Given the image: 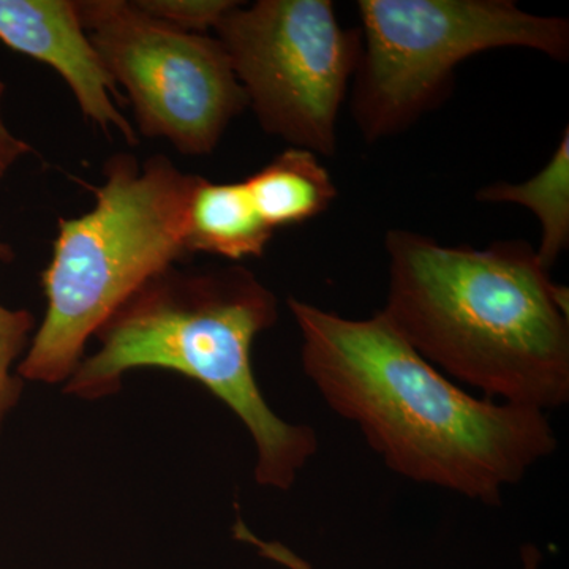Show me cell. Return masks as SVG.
Here are the masks:
<instances>
[{"label": "cell", "instance_id": "obj_1", "mask_svg": "<svg viewBox=\"0 0 569 569\" xmlns=\"http://www.w3.org/2000/svg\"><path fill=\"white\" fill-rule=\"evenodd\" d=\"M307 378L399 477L500 505L557 449L548 413L478 399L436 369L383 312L353 320L288 298Z\"/></svg>", "mask_w": 569, "mask_h": 569}, {"label": "cell", "instance_id": "obj_2", "mask_svg": "<svg viewBox=\"0 0 569 569\" xmlns=\"http://www.w3.org/2000/svg\"><path fill=\"white\" fill-rule=\"evenodd\" d=\"M387 306L397 332L443 376L485 399L548 413L569 402L568 288L537 249L443 246L389 230Z\"/></svg>", "mask_w": 569, "mask_h": 569}, {"label": "cell", "instance_id": "obj_3", "mask_svg": "<svg viewBox=\"0 0 569 569\" xmlns=\"http://www.w3.org/2000/svg\"><path fill=\"white\" fill-rule=\"evenodd\" d=\"M277 318L276 295L246 266H171L97 331L99 350L82 359L66 391L99 400L116 395L130 370L181 373L222 400L249 430L258 485L291 489L316 456L318 437L310 426L277 417L254 378V339Z\"/></svg>", "mask_w": 569, "mask_h": 569}, {"label": "cell", "instance_id": "obj_4", "mask_svg": "<svg viewBox=\"0 0 569 569\" xmlns=\"http://www.w3.org/2000/svg\"><path fill=\"white\" fill-rule=\"evenodd\" d=\"M103 176L91 211L59 219L41 272L47 313L18 365L22 380L67 383L88 340L142 284L192 257L187 212L201 176L164 156L140 163L132 153L108 159Z\"/></svg>", "mask_w": 569, "mask_h": 569}, {"label": "cell", "instance_id": "obj_5", "mask_svg": "<svg viewBox=\"0 0 569 569\" xmlns=\"http://www.w3.org/2000/svg\"><path fill=\"white\" fill-rule=\"evenodd\" d=\"M351 114L367 142L406 132L447 99L459 63L523 48L568 61L569 22L511 0H361Z\"/></svg>", "mask_w": 569, "mask_h": 569}, {"label": "cell", "instance_id": "obj_6", "mask_svg": "<svg viewBox=\"0 0 569 569\" xmlns=\"http://www.w3.org/2000/svg\"><path fill=\"white\" fill-rule=\"evenodd\" d=\"M213 32L266 133L318 157L337 153V122L362 51L329 0L236 2Z\"/></svg>", "mask_w": 569, "mask_h": 569}, {"label": "cell", "instance_id": "obj_7", "mask_svg": "<svg viewBox=\"0 0 569 569\" xmlns=\"http://www.w3.org/2000/svg\"><path fill=\"white\" fill-rule=\"evenodd\" d=\"M100 61L127 92L138 130L190 157L209 156L249 108L223 44L156 20L137 0H74Z\"/></svg>", "mask_w": 569, "mask_h": 569}, {"label": "cell", "instance_id": "obj_8", "mask_svg": "<svg viewBox=\"0 0 569 569\" xmlns=\"http://www.w3.org/2000/svg\"><path fill=\"white\" fill-rule=\"evenodd\" d=\"M0 41L58 71L82 116L102 132L118 130L137 144L138 134L121 111L126 99L82 28L74 0H0Z\"/></svg>", "mask_w": 569, "mask_h": 569}, {"label": "cell", "instance_id": "obj_9", "mask_svg": "<svg viewBox=\"0 0 569 569\" xmlns=\"http://www.w3.org/2000/svg\"><path fill=\"white\" fill-rule=\"evenodd\" d=\"M274 233L254 208L244 181L200 179L187 212L190 254L209 253L230 261L263 257Z\"/></svg>", "mask_w": 569, "mask_h": 569}, {"label": "cell", "instance_id": "obj_10", "mask_svg": "<svg viewBox=\"0 0 569 569\" xmlns=\"http://www.w3.org/2000/svg\"><path fill=\"white\" fill-rule=\"evenodd\" d=\"M272 231L316 219L335 203L337 187L317 153L288 148L244 181Z\"/></svg>", "mask_w": 569, "mask_h": 569}, {"label": "cell", "instance_id": "obj_11", "mask_svg": "<svg viewBox=\"0 0 569 569\" xmlns=\"http://www.w3.org/2000/svg\"><path fill=\"white\" fill-rule=\"evenodd\" d=\"M481 203H511L523 206L541 223V242L537 249L539 261L552 268L569 246V130L561 134L559 146L546 167L529 181L496 182L477 193Z\"/></svg>", "mask_w": 569, "mask_h": 569}, {"label": "cell", "instance_id": "obj_12", "mask_svg": "<svg viewBox=\"0 0 569 569\" xmlns=\"http://www.w3.org/2000/svg\"><path fill=\"white\" fill-rule=\"evenodd\" d=\"M13 257L10 246L0 241V263H10ZM33 329L36 317L29 310L0 305V433L7 415L21 397L24 380L13 369L31 346Z\"/></svg>", "mask_w": 569, "mask_h": 569}, {"label": "cell", "instance_id": "obj_13", "mask_svg": "<svg viewBox=\"0 0 569 569\" xmlns=\"http://www.w3.org/2000/svg\"><path fill=\"white\" fill-rule=\"evenodd\" d=\"M137 3L156 20L192 33L213 31L220 18L236 6L233 0H137Z\"/></svg>", "mask_w": 569, "mask_h": 569}, {"label": "cell", "instance_id": "obj_14", "mask_svg": "<svg viewBox=\"0 0 569 569\" xmlns=\"http://www.w3.org/2000/svg\"><path fill=\"white\" fill-rule=\"evenodd\" d=\"M233 531L236 539L253 546L266 559L276 561V563L282 565V567L287 569H313L309 561H306L301 556L293 552V550L283 546L282 542L264 541V539L258 538L257 535L246 526L242 519L236 520ZM520 557H522V569L541 568L542 556L537 546H523Z\"/></svg>", "mask_w": 569, "mask_h": 569}, {"label": "cell", "instance_id": "obj_15", "mask_svg": "<svg viewBox=\"0 0 569 569\" xmlns=\"http://www.w3.org/2000/svg\"><path fill=\"white\" fill-rule=\"evenodd\" d=\"M3 97H6V82L0 80V183L9 174L11 167L32 151L31 144H28L17 134L11 132L3 119Z\"/></svg>", "mask_w": 569, "mask_h": 569}]
</instances>
